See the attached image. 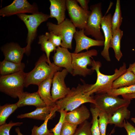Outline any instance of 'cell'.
Here are the masks:
<instances>
[{
	"instance_id": "40",
	"label": "cell",
	"mask_w": 135,
	"mask_h": 135,
	"mask_svg": "<svg viewBox=\"0 0 135 135\" xmlns=\"http://www.w3.org/2000/svg\"><path fill=\"white\" fill-rule=\"evenodd\" d=\"M123 98L131 100L132 99L135 98V93L127 94L122 96Z\"/></svg>"
},
{
	"instance_id": "38",
	"label": "cell",
	"mask_w": 135,
	"mask_h": 135,
	"mask_svg": "<svg viewBox=\"0 0 135 135\" xmlns=\"http://www.w3.org/2000/svg\"><path fill=\"white\" fill-rule=\"evenodd\" d=\"M126 130L127 135H135V128L130 123L124 120V126Z\"/></svg>"
},
{
	"instance_id": "27",
	"label": "cell",
	"mask_w": 135,
	"mask_h": 135,
	"mask_svg": "<svg viewBox=\"0 0 135 135\" xmlns=\"http://www.w3.org/2000/svg\"><path fill=\"white\" fill-rule=\"evenodd\" d=\"M38 38V43L41 45V50L46 54L48 63L49 65H52V63L51 62L50 58V53L54 51H56L57 48L48 40L45 35H40Z\"/></svg>"
},
{
	"instance_id": "41",
	"label": "cell",
	"mask_w": 135,
	"mask_h": 135,
	"mask_svg": "<svg viewBox=\"0 0 135 135\" xmlns=\"http://www.w3.org/2000/svg\"><path fill=\"white\" fill-rule=\"evenodd\" d=\"M127 70L132 72L135 75V62L132 64H130L129 67Z\"/></svg>"
},
{
	"instance_id": "29",
	"label": "cell",
	"mask_w": 135,
	"mask_h": 135,
	"mask_svg": "<svg viewBox=\"0 0 135 135\" xmlns=\"http://www.w3.org/2000/svg\"><path fill=\"white\" fill-rule=\"evenodd\" d=\"M18 108L16 103L6 104L0 106V126L6 123L9 116Z\"/></svg>"
},
{
	"instance_id": "28",
	"label": "cell",
	"mask_w": 135,
	"mask_h": 135,
	"mask_svg": "<svg viewBox=\"0 0 135 135\" xmlns=\"http://www.w3.org/2000/svg\"><path fill=\"white\" fill-rule=\"evenodd\" d=\"M120 2V0H116L115 12L112 17L111 30L112 35L120 28L122 22Z\"/></svg>"
},
{
	"instance_id": "24",
	"label": "cell",
	"mask_w": 135,
	"mask_h": 135,
	"mask_svg": "<svg viewBox=\"0 0 135 135\" xmlns=\"http://www.w3.org/2000/svg\"><path fill=\"white\" fill-rule=\"evenodd\" d=\"M135 84V75L127 70L116 79L112 83V89H117Z\"/></svg>"
},
{
	"instance_id": "30",
	"label": "cell",
	"mask_w": 135,
	"mask_h": 135,
	"mask_svg": "<svg viewBox=\"0 0 135 135\" xmlns=\"http://www.w3.org/2000/svg\"><path fill=\"white\" fill-rule=\"evenodd\" d=\"M92 119L90 130L92 135H101L98 121V116L100 110L97 108H90Z\"/></svg>"
},
{
	"instance_id": "14",
	"label": "cell",
	"mask_w": 135,
	"mask_h": 135,
	"mask_svg": "<svg viewBox=\"0 0 135 135\" xmlns=\"http://www.w3.org/2000/svg\"><path fill=\"white\" fill-rule=\"evenodd\" d=\"M74 38L76 42V46L74 52L79 53L84 50H88L90 48L94 46H104V41L94 40L87 36L84 33V30H76Z\"/></svg>"
},
{
	"instance_id": "23",
	"label": "cell",
	"mask_w": 135,
	"mask_h": 135,
	"mask_svg": "<svg viewBox=\"0 0 135 135\" xmlns=\"http://www.w3.org/2000/svg\"><path fill=\"white\" fill-rule=\"evenodd\" d=\"M24 63H17L4 60L0 62V74L5 76L24 71Z\"/></svg>"
},
{
	"instance_id": "10",
	"label": "cell",
	"mask_w": 135,
	"mask_h": 135,
	"mask_svg": "<svg viewBox=\"0 0 135 135\" xmlns=\"http://www.w3.org/2000/svg\"><path fill=\"white\" fill-rule=\"evenodd\" d=\"M67 9L70 20L80 30H84L91 11L83 9L78 4L76 0H66Z\"/></svg>"
},
{
	"instance_id": "36",
	"label": "cell",
	"mask_w": 135,
	"mask_h": 135,
	"mask_svg": "<svg viewBox=\"0 0 135 135\" xmlns=\"http://www.w3.org/2000/svg\"><path fill=\"white\" fill-rule=\"evenodd\" d=\"M22 124V122H14L11 120L8 123L1 125L0 126V135H10V130L12 127L20 126Z\"/></svg>"
},
{
	"instance_id": "13",
	"label": "cell",
	"mask_w": 135,
	"mask_h": 135,
	"mask_svg": "<svg viewBox=\"0 0 135 135\" xmlns=\"http://www.w3.org/2000/svg\"><path fill=\"white\" fill-rule=\"evenodd\" d=\"M112 17L111 14L105 15L103 16L101 22V27L104 33V48L101 54L108 62L111 61L109 49L112 37L111 30Z\"/></svg>"
},
{
	"instance_id": "34",
	"label": "cell",
	"mask_w": 135,
	"mask_h": 135,
	"mask_svg": "<svg viewBox=\"0 0 135 135\" xmlns=\"http://www.w3.org/2000/svg\"><path fill=\"white\" fill-rule=\"evenodd\" d=\"M60 114L58 122L53 128L50 130L53 133L54 135H61V131L62 124L65 121V117L67 112L64 110H60L58 111Z\"/></svg>"
},
{
	"instance_id": "7",
	"label": "cell",
	"mask_w": 135,
	"mask_h": 135,
	"mask_svg": "<svg viewBox=\"0 0 135 135\" xmlns=\"http://www.w3.org/2000/svg\"><path fill=\"white\" fill-rule=\"evenodd\" d=\"M94 98L95 107L110 115H112L122 106H129L131 100L120 98L118 96H112L107 93L97 94Z\"/></svg>"
},
{
	"instance_id": "5",
	"label": "cell",
	"mask_w": 135,
	"mask_h": 135,
	"mask_svg": "<svg viewBox=\"0 0 135 135\" xmlns=\"http://www.w3.org/2000/svg\"><path fill=\"white\" fill-rule=\"evenodd\" d=\"M17 15L24 22L28 30L25 54L29 55L30 52L31 44L36 35L37 28L42 22L48 20L49 15L41 12L30 15L22 14Z\"/></svg>"
},
{
	"instance_id": "17",
	"label": "cell",
	"mask_w": 135,
	"mask_h": 135,
	"mask_svg": "<svg viewBox=\"0 0 135 135\" xmlns=\"http://www.w3.org/2000/svg\"><path fill=\"white\" fill-rule=\"evenodd\" d=\"M90 112L83 104L74 110L67 112L65 117V121L78 126L88 119Z\"/></svg>"
},
{
	"instance_id": "3",
	"label": "cell",
	"mask_w": 135,
	"mask_h": 135,
	"mask_svg": "<svg viewBox=\"0 0 135 135\" xmlns=\"http://www.w3.org/2000/svg\"><path fill=\"white\" fill-rule=\"evenodd\" d=\"M62 69L53 63L52 65H49L48 63L46 55L43 54L36 63L34 68L30 72L27 73L25 87H27L30 84L38 86L52 72L60 71Z\"/></svg>"
},
{
	"instance_id": "33",
	"label": "cell",
	"mask_w": 135,
	"mask_h": 135,
	"mask_svg": "<svg viewBox=\"0 0 135 135\" xmlns=\"http://www.w3.org/2000/svg\"><path fill=\"white\" fill-rule=\"evenodd\" d=\"M91 123L87 120L80 124L73 135H92L90 130Z\"/></svg>"
},
{
	"instance_id": "19",
	"label": "cell",
	"mask_w": 135,
	"mask_h": 135,
	"mask_svg": "<svg viewBox=\"0 0 135 135\" xmlns=\"http://www.w3.org/2000/svg\"><path fill=\"white\" fill-rule=\"evenodd\" d=\"M18 100L16 103L20 108L27 105H32L36 108L46 106L37 92L30 93L23 92L18 96Z\"/></svg>"
},
{
	"instance_id": "44",
	"label": "cell",
	"mask_w": 135,
	"mask_h": 135,
	"mask_svg": "<svg viewBox=\"0 0 135 135\" xmlns=\"http://www.w3.org/2000/svg\"><path fill=\"white\" fill-rule=\"evenodd\" d=\"M110 134H109V135L107 134V135H110Z\"/></svg>"
},
{
	"instance_id": "9",
	"label": "cell",
	"mask_w": 135,
	"mask_h": 135,
	"mask_svg": "<svg viewBox=\"0 0 135 135\" xmlns=\"http://www.w3.org/2000/svg\"><path fill=\"white\" fill-rule=\"evenodd\" d=\"M91 13L84 30L86 36H91L96 40L104 41V38L100 30L101 22L103 17L101 2L91 5Z\"/></svg>"
},
{
	"instance_id": "32",
	"label": "cell",
	"mask_w": 135,
	"mask_h": 135,
	"mask_svg": "<svg viewBox=\"0 0 135 135\" xmlns=\"http://www.w3.org/2000/svg\"><path fill=\"white\" fill-rule=\"evenodd\" d=\"M109 115L106 112L100 111L99 114L98 121L101 135H106V128L108 124Z\"/></svg>"
},
{
	"instance_id": "21",
	"label": "cell",
	"mask_w": 135,
	"mask_h": 135,
	"mask_svg": "<svg viewBox=\"0 0 135 135\" xmlns=\"http://www.w3.org/2000/svg\"><path fill=\"white\" fill-rule=\"evenodd\" d=\"M128 106H122L118 109L112 115H109L108 124H114L116 126L123 127L124 120L129 119L130 111L128 109Z\"/></svg>"
},
{
	"instance_id": "11",
	"label": "cell",
	"mask_w": 135,
	"mask_h": 135,
	"mask_svg": "<svg viewBox=\"0 0 135 135\" xmlns=\"http://www.w3.org/2000/svg\"><path fill=\"white\" fill-rule=\"evenodd\" d=\"M37 6L30 4L26 0H14L10 4L0 10V15L3 17L15 14L39 12Z\"/></svg>"
},
{
	"instance_id": "18",
	"label": "cell",
	"mask_w": 135,
	"mask_h": 135,
	"mask_svg": "<svg viewBox=\"0 0 135 135\" xmlns=\"http://www.w3.org/2000/svg\"><path fill=\"white\" fill-rule=\"evenodd\" d=\"M56 72H52L38 86V90L37 92L46 106H48L54 107L56 106L55 102L52 100L50 89L53 78Z\"/></svg>"
},
{
	"instance_id": "20",
	"label": "cell",
	"mask_w": 135,
	"mask_h": 135,
	"mask_svg": "<svg viewBox=\"0 0 135 135\" xmlns=\"http://www.w3.org/2000/svg\"><path fill=\"white\" fill-rule=\"evenodd\" d=\"M49 1L50 3L49 18H56L58 24H60L66 18V0H49Z\"/></svg>"
},
{
	"instance_id": "12",
	"label": "cell",
	"mask_w": 135,
	"mask_h": 135,
	"mask_svg": "<svg viewBox=\"0 0 135 135\" xmlns=\"http://www.w3.org/2000/svg\"><path fill=\"white\" fill-rule=\"evenodd\" d=\"M68 73L65 68L56 72L53 78L51 94L53 100L56 101L64 98L70 92V89L67 87L65 79Z\"/></svg>"
},
{
	"instance_id": "43",
	"label": "cell",
	"mask_w": 135,
	"mask_h": 135,
	"mask_svg": "<svg viewBox=\"0 0 135 135\" xmlns=\"http://www.w3.org/2000/svg\"><path fill=\"white\" fill-rule=\"evenodd\" d=\"M131 120L135 124V118H132Z\"/></svg>"
},
{
	"instance_id": "25",
	"label": "cell",
	"mask_w": 135,
	"mask_h": 135,
	"mask_svg": "<svg viewBox=\"0 0 135 135\" xmlns=\"http://www.w3.org/2000/svg\"><path fill=\"white\" fill-rule=\"evenodd\" d=\"M58 109L56 106L54 108L44 121L43 123L39 127L34 126L31 130V135H54L53 133L47 127L48 120L52 119L55 116V113L58 111Z\"/></svg>"
},
{
	"instance_id": "42",
	"label": "cell",
	"mask_w": 135,
	"mask_h": 135,
	"mask_svg": "<svg viewBox=\"0 0 135 135\" xmlns=\"http://www.w3.org/2000/svg\"><path fill=\"white\" fill-rule=\"evenodd\" d=\"M15 131L17 135H24L20 132V129L18 127H17L15 129Z\"/></svg>"
},
{
	"instance_id": "22",
	"label": "cell",
	"mask_w": 135,
	"mask_h": 135,
	"mask_svg": "<svg viewBox=\"0 0 135 135\" xmlns=\"http://www.w3.org/2000/svg\"><path fill=\"white\" fill-rule=\"evenodd\" d=\"M54 107L46 106L36 108V109L31 112L18 115V118H28L34 119L44 121L53 110Z\"/></svg>"
},
{
	"instance_id": "15",
	"label": "cell",
	"mask_w": 135,
	"mask_h": 135,
	"mask_svg": "<svg viewBox=\"0 0 135 135\" xmlns=\"http://www.w3.org/2000/svg\"><path fill=\"white\" fill-rule=\"evenodd\" d=\"M53 56V63L57 66L64 68L70 74L72 73V53L68 48L59 46L57 47Z\"/></svg>"
},
{
	"instance_id": "16",
	"label": "cell",
	"mask_w": 135,
	"mask_h": 135,
	"mask_svg": "<svg viewBox=\"0 0 135 135\" xmlns=\"http://www.w3.org/2000/svg\"><path fill=\"white\" fill-rule=\"evenodd\" d=\"M4 56V60L17 63L21 62L24 54L26 51V47H21L17 43L14 42L7 44L1 48Z\"/></svg>"
},
{
	"instance_id": "26",
	"label": "cell",
	"mask_w": 135,
	"mask_h": 135,
	"mask_svg": "<svg viewBox=\"0 0 135 135\" xmlns=\"http://www.w3.org/2000/svg\"><path fill=\"white\" fill-rule=\"evenodd\" d=\"M123 35V32L120 28H118L112 35L110 48L114 50L115 58L119 61L122 56L120 50V41Z\"/></svg>"
},
{
	"instance_id": "4",
	"label": "cell",
	"mask_w": 135,
	"mask_h": 135,
	"mask_svg": "<svg viewBox=\"0 0 135 135\" xmlns=\"http://www.w3.org/2000/svg\"><path fill=\"white\" fill-rule=\"evenodd\" d=\"M27 73L22 71L12 74L1 76L0 91L12 98H18L24 92Z\"/></svg>"
},
{
	"instance_id": "37",
	"label": "cell",
	"mask_w": 135,
	"mask_h": 135,
	"mask_svg": "<svg viewBox=\"0 0 135 135\" xmlns=\"http://www.w3.org/2000/svg\"><path fill=\"white\" fill-rule=\"evenodd\" d=\"M45 35L48 40L51 42L56 47L61 46L62 38L61 36L50 32H46Z\"/></svg>"
},
{
	"instance_id": "6",
	"label": "cell",
	"mask_w": 135,
	"mask_h": 135,
	"mask_svg": "<svg viewBox=\"0 0 135 135\" xmlns=\"http://www.w3.org/2000/svg\"><path fill=\"white\" fill-rule=\"evenodd\" d=\"M98 52L95 49H92L80 53H72V66L73 76L79 75L84 77L92 74L94 71L88 66H91L93 60L92 56H97Z\"/></svg>"
},
{
	"instance_id": "2",
	"label": "cell",
	"mask_w": 135,
	"mask_h": 135,
	"mask_svg": "<svg viewBox=\"0 0 135 135\" xmlns=\"http://www.w3.org/2000/svg\"><path fill=\"white\" fill-rule=\"evenodd\" d=\"M81 80L82 84H79L76 87L72 88L64 98L55 102L58 111L61 110L70 111L87 102L95 104L94 97L87 93V84Z\"/></svg>"
},
{
	"instance_id": "31",
	"label": "cell",
	"mask_w": 135,
	"mask_h": 135,
	"mask_svg": "<svg viewBox=\"0 0 135 135\" xmlns=\"http://www.w3.org/2000/svg\"><path fill=\"white\" fill-rule=\"evenodd\" d=\"M115 96L135 93V84L129 86L117 89H112L107 93Z\"/></svg>"
},
{
	"instance_id": "35",
	"label": "cell",
	"mask_w": 135,
	"mask_h": 135,
	"mask_svg": "<svg viewBox=\"0 0 135 135\" xmlns=\"http://www.w3.org/2000/svg\"><path fill=\"white\" fill-rule=\"evenodd\" d=\"M78 125L65 121L62 127L61 135H73Z\"/></svg>"
},
{
	"instance_id": "1",
	"label": "cell",
	"mask_w": 135,
	"mask_h": 135,
	"mask_svg": "<svg viewBox=\"0 0 135 135\" xmlns=\"http://www.w3.org/2000/svg\"><path fill=\"white\" fill-rule=\"evenodd\" d=\"M101 66L100 62L93 60L91 68L96 71L97 78L94 84H88L87 92L90 95H92L94 93L97 94L107 93L112 89V85L114 81L126 72L127 70L126 64L124 63L119 69H115L113 74L106 75L100 72V69Z\"/></svg>"
},
{
	"instance_id": "39",
	"label": "cell",
	"mask_w": 135,
	"mask_h": 135,
	"mask_svg": "<svg viewBox=\"0 0 135 135\" xmlns=\"http://www.w3.org/2000/svg\"><path fill=\"white\" fill-rule=\"evenodd\" d=\"M78 2L80 4L81 7L85 10H88L89 9L88 4L90 0H77Z\"/></svg>"
},
{
	"instance_id": "8",
	"label": "cell",
	"mask_w": 135,
	"mask_h": 135,
	"mask_svg": "<svg viewBox=\"0 0 135 135\" xmlns=\"http://www.w3.org/2000/svg\"><path fill=\"white\" fill-rule=\"evenodd\" d=\"M46 25L49 32L61 37L62 47L72 49V40L76 30L70 19L66 18L63 22L57 24L48 22Z\"/></svg>"
}]
</instances>
